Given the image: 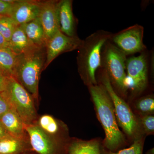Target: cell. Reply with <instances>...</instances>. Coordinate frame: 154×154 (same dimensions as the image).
I'll list each match as a JSON object with an SVG mask.
<instances>
[{
    "label": "cell",
    "instance_id": "obj_27",
    "mask_svg": "<svg viewBox=\"0 0 154 154\" xmlns=\"http://www.w3.org/2000/svg\"><path fill=\"white\" fill-rule=\"evenodd\" d=\"M8 78L0 72V93H2L5 88Z\"/></svg>",
    "mask_w": 154,
    "mask_h": 154
},
{
    "label": "cell",
    "instance_id": "obj_19",
    "mask_svg": "<svg viewBox=\"0 0 154 154\" xmlns=\"http://www.w3.org/2000/svg\"><path fill=\"white\" fill-rule=\"evenodd\" d=\"M33 151L29 141L11 136L0 139V154H22Z\"/></svg>",
    "mask_w": 154,
    "mask_h": 154
},
{
    "label": "cell",
    "instance_id": "obj_30",
    "mask_svg": "<svg viewBox=\"0 0 154 154\" xmlns=\"http://www.w3.org/2000/svg\"><path fill=\"white\" fill-rule=\"evenodd\" d=\"M145 154H154V148H152L148 150L146 152Z\"/></svg>",
    "mask_w": 154,
    "mask_h": 154
},
{
    "label": "cell",
    "instance_id": "obj_15",
    "mask_svg": "<svg viewBox=\"0 0 154 154\" xmlns=\"http://www.w3.org/2000/svg\"><path fill=\"white\" fill-rule=\"evenodd\" d=\"M0 123L9 135L29 142L25 123L13 110L10 109L4 114L0 118Z\"/></svg>",
    "mask_w": 154,
    "mask_h": 154
},
{
    "label": "cell",
    "instance_id": "obj_9",
    "mask_svg": "<svg viewBox=\"0 0 154 154\" xmlns=\"http://www.w3.org/2000/svg\"><path fill=\"white\" fill-rule=\"evenodd\" d=\"M32 150L37 154H67L68 145L48 137L35 123L25 125Z\"/></svg>",
    "mask_w": 154,
    "mask_h": 154
},
{
    "label": "cell",
    "instance_id": "obj_10",
    "mask_svg": "<svg viewBox=\"0 0 154 154\" xmlns=\"http://www.w3.org/2000/svg\"><path fill=\"white\" fill-rule=\"evenodd\" d=\"M83 40L78 36H67L60 30L48 40L45 47V61L44 70L59 55L64 53L78 50Z\"/></svg>",
    "mask_w": 154,
    "mask_h": 154
},
{
    "label": "cell",
    "instance_id": "obj_3",
    "mask_svg": "<svg viewBox=\"0 0 154 154\" xmlns=\"http://www.w3.org/2000/svg\"><path fill=\"white\" fill-rule=\"evenodd\" d=\"M45 48L34 49L18 56L13 77L38 101V85L40 75L44 70L45 61Z\"/></svg>",
    "mask_w": 154,
    "mask_h": 154
},
{
    "label": "cell",
    "instance_id": "obj_28",
    "mask_svg": "<svg viewBox=\"0 0 154 154\" xmlns=\"http://www.w3.org/2000/svg\"><path fill=\"white\" fill-rule=\"evenodd\" d=\"M0 48H9V42L0 33Z\"/></svg>",
    "mask_w": 154,
    "mask_h": 154
},
{
    "label": "cell",
    "instance_id": "obj_18",
    "mask_svg": "<svg viewBox=\"0 0 154 154\" xmlns=\"http://www.w3.org/2000/svg\"><path fill=\"white\" fill-rule=\"evenodd\" d=\"M36 47L28 39L22 26L19 25L9 42V48L17 55H20Z\"/></svg>",
    "mask_w": 154,
    "mask_h": 154
},
{
    "label": "cell",
    "instance_id": "obj_17",
    "mask_svg": "<svg viewBox=\"0 0 154 154\" xmlns=\"http://www.w3.org/2000/svg\"><path fill=\"white\" fill-rule=\"evenodd\" d=\"M32 44L38 48H45L48 39L38 18L21 25Z\"/></svg>",
    "mask_w": 154,
    "mask_h": 154
},
{
    "label": "cell",
    "instance_id": "obj_14",
    "mask_svg": "<svg viewBox=\"0 0 154 154\" xmlns=\"http://www.w3.org/2000/svg\"><path fill=\"white\" fill-rule=\"evenodd\" d=\"M72 0H60L58 5V21L59 30L67 36L73 37L77 35L76 19L72 9Z\"/></svg>",
    "mask_w": 154,
    "mask_h": 154
},
{
    "label": "cell",
    "instance_id": "obj_23",
    "mask_svg": "<svg viewBox=\"0 0 154 154\" xmlns=\"http://www.w3.org/2000/svg\"><path fill=\"white\" fill-rule=\"evenodd\" d=\"M18 26L10 17H2L0 18V33L8 42Z\"/></svg>",
    "mask_w": 154,
    "mask_h": 154
},
{
    "label": "cell",
    "instance_id": "obj_5",
    "mask_svg": "<svg viewBox=\"0 0 154 154\" xmlns=\"http://www.w3.org/2000/svg\"><path fill=\"white\" fill-rule=\"evenodd\" d=\"M127 56L108 40L102 49L101 68L107 74L115 92L125 99L128 95L126 82Z\"/></svg>",
    "mask_w": 154,
    "mask_h": 154
},
{
    "label": "cell",
    "instance_id": "obj_12",
    "mask_svg": "<svg viewBox=\"0 0 154 154\" xmlns=\"http://www.w3.org/2000/svg\"><path fill=\"white\" fill-rule=\"evenodd\" d=\"M41 1L15 0L10 16L17 25L26 24L38 18Z\"/></svg>",
    "mask_w": 154,
    "mask_h": 154
},
{
    "label": "cell",
    "instance_id": "obj_4",
    "mask_svg": "<svg viewBox=\"0 0 154 154\" xmlns=\"http://www.w3.org/2000/svg\"><path fill=\"white\" fill-rule=\"evenodd\" d=\"M99 70V82L103 85L110 96L119 126L122 129L129 143L131 144L134 141L146 137L142 132L137 116L132 108L114 91L106 72L102 69Z\"/></svg>",
    "mask_w": 154,
    "mask_h": 154
},
{
    "label": "cell",
    "instance_id": "obj_11",
    "mask_svg": "<svg viewBox=\"0 0 154 154\" xmlns=\"http://www.w3.org/2000/svg\"><path fill=\"white\" fill-rule=\"evenodd\" d=\"M46 135L60 143L68 145L71 137L67 125L49 114L38 116L34 122Z\"/></svg>",
    "mask_w": 154,
    "mask_h": 154
},
{
    "label": "cell",
    "instance_id": "obj_21",
    "mask_svg": "<svg viewBox=\"0 0 154 154\" xmlns=\"http://www.w3.org/2000/svg\"><path fill=\"white\" fill-rule=\"evenodd\" d=\"M133 107L137 116L154 115V96L153 94L141 96L133 102Z\"/></svg>",
    "mask_w": 154,
    "mask_h": 154
},
{
    "label": "cell",
    "instance_id": "obj_24",
    "mask_svg": "<svg viewBox=\"0 0 154 154\" xmlns=\"http://www.w3.org/2000/svg\"><path fill=\"white\" fill-rule=\"evenodd\" d=\"M137 116V115H136ZM142 132L144 136L154 134V115L137 116Z\"/></svg>",
    "mask_w": 154,
    "mask_h": 154
},
{
    "label": "cell",
    "instance_id": "obj_16",
    "mask_svg": "<svg viewBox=\"0 0 154 154\" xmlns=\"http://www.w3.org/2000/svg\"><path fill=\"white\" fill-rule=\"evenodd\" d=\"M103 148L102 140L99 138L85 140L71 137L67 154H101Z\"/></svg>",
    "mask_w": 154,
    "mask_h": 154
},
{
    "label": "cell",
    "instance_id": "obj_1",
    "mask_svg": "<svg viewBox=\"0 0 154 154\" xmlns=\"http://www.w3.org/2000/svg\"><path fill=\"white\" fill-rule=\"evenodd\" d=\"M97 118L105 134L103 148L116 152L129 144L125 135L119 129L112 100L101 83L88 87Z\"/></svg>",
    "mask_w": 154,
    "mask_h": 154
},
{
    "label": "cell",
    "instance_id": "obj_32",
    "mask_svg": "<svg viewBox=\"0 0 154 154\" xmlns=\"http://www.w3.org/2000/svg\"><path fill=\"white\" fill-rule=\"evenodd\" d=\"M1 17H2V16H0V18H1Z\"/></svg>",
    "mask_w": 154,
    "mask_h": 154
},
{
    "label": "cell",
    "instance_id": "obj_13",
    "mask_svg": "<svg viewBox=\"0 0 154 154\" xmlns=\"http://www.w3.org/2000/svg\"><path fill=\"white\" fill-rule=\"evenodd\" d=\"M59 1L57 0L41 1L38 19L43 28L48 40L59 30L58 21Z\"/></svg>",
    "mask_w": 154,
    "mask_h": 154
},
{
    "label": "cell",
    "instance_id": "obj_8",
    "mask_svg": "<svg viewBox=\"0 0 154 154\" xmlns=\"http://www.w3.org/2000/svg\"><path fill=\"white\" fill-rule=\"evenodd\" d=\"M144 28L136 24L112 34L110 41L126 56L145 52L146 47L143 43Z\"/></svg>",
    "mask_w": 154,
    "mask_h": 154
},
{
    "label": "cell",
    "instance_id": "obj_20",
    "mask_svg": "<svg viewBox=\"0 0 154 154\" xmlns=\"http://www.w3.org/2000/svg\"><path fill=\"white\" fill-rule=\"evenodd\" d=\"M18 56L9 48H0V72L5 76H14Z\"/></svg>",
    "mask_w": 154,
    "mask_h": 154
},
{
    "label": "cell",
    "instance_id": "obj_25",
    "mask_svg": "<svg viewBox=\"0 0 154 154\" xmlns=\"http://www.w3.org/2000/svg\"><path fill=\"white\" fill-rule=\"evenodd\" d=\"M15 0H0V16L9 17L13 10Z\"/></svg>",
    "mask_w": 154,
    "mask_h": 154
},
{
    "label": "cell",
    "instance_id": "obj_29",
    "mask_svg": "<svg viewBox=\"0 0 154 154\" xmlns=\"http://www.w3.org/2000/svg\"><path fill=\"white\" fill-rule=\"evenodd\" d=\"M8 134L7 133L2 124L0 123V139L9 136Z\"/></svg>",
    "mask_w": 154,
    "mask_h": 154
},
{
    "label": "cell",
    "instance_id": "obj_31",
    "mask_svg": "<svg viewBox=\"0 0 154 154\" xmlns=\"http://www.w3.org/2000/svg\"><path fill=\"white\" fill-rule=\"evenodd\" d=\"M22 154H37L36 153V152H34L33 151H30V152H25V153H23Z\"/></svg>",
    "mask_w": 154,
    "mask_h": 154
},
{
    "label": "cell",
    "instance_id": "obj_6",
    "mask_svg": "<svg viewBox=\"0 0 154 154\" xmlns=\"http://www.w3.org/2000/svg\"><path fill=\"white\" fill-rule=\"evenodd\" d=\"M1 94L8 103L11 110L19 116L25 125L36 122L38 115L35 99L15 78L8 77L5 88Z\"/></svg>",
    "mask_w": 154,
    "mask_h": 154
},
{
    "label": "cell",
    "instance_id": "obj_26",
    "mask_svg": "<svg viewBox=\"0 0 154 154\" xmlns=\"http://www.w3.org/2000/svg\"><path fill=\"white\" fill-rule=\"evenodd\" d=\"M10 109L11 107L8 103L0 93V118Z\"/></svg>",
    "mask_w": 154,
    "mask_h": 154
},
{
    "label": "cell",
    "instance_id": "obj_22",
    "mask_svg": "<svg viewBox=\"0 0 154 154\" xmlns=\"http://www.w3.org/2000/svg\"><path fill=\"white\" fill-rule=\"evenodd\" d=\"M146 137L134 141L129 147L116 152L109 151L103 148L101 154H143L144 145Z\"/></svg>",
    "mask_w": 154,
    "mask_h": 154
},
{
    "label": "cell",
    "instance_id": "obj_2",
    "mask_svg": "<svg viewBox=\"0 0 154 154\" xmlns=\"http://www.w3.org/2000/svg\"><path fill=\"white\" fill-rule=\"evenodd\" d=\"M112 34L105 30H97L83 40L82 45L78 49V72L88 88L98 84L96 74L101 68L102 49Z\"/></svg>",
    "mask_w": 154,
    "mask_h": 154
},
{
    "label": "cell",
    "instance_id": "obj_7",
    "mask_svg": "<svg viewBox=\"0 0 154 154\" xmlns=\"http://www.w3.org/2000/svg\"><path fill=\"white\" fill-rule=\"evenodd\" d=\"M145 52L127 58L126 82L131 100L140 96L148 85L149 66Z\"/></svg>",
    "mask_w": 154,
    "mask_h": 154
}]
</instances>
